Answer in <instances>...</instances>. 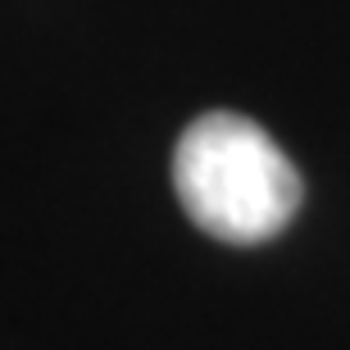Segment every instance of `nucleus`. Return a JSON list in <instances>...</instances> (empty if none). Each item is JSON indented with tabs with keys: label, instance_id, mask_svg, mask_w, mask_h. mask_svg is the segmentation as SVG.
<instances>
[{
	"label": "nucleus",
	"instance_id": "f257e3e1",
	"mask_svg": "<svg viewBox=\"0 0 350 350\" xmlns=\"http://www.w3.org/2000/svg\"><path fill=\"white\" fill-rule=\"evenodd\" d=\"M173 187L200 232L250 246L296 219L300 173L255 118L200 114L173 150Z\"/></svg>",
	"mask_w": 350,
	"mask_h": 350
}]
</instances>
